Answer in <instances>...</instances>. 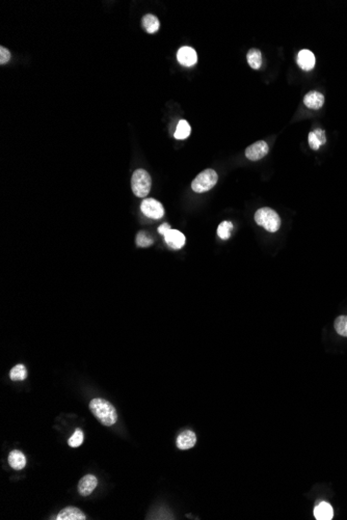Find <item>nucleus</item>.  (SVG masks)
I'll return each instance as SVG.
<instances>
[{
  "label": "nucleus",
  "mask_w": 347,
  "mask_h": 520,
  "mask_svg": "<svg viewBox=\"0 0 347 520\" xmlns=\"http://www.w3.org/2000/svg\"><path fill=\"white\" fill-rule=\"evenodd\" d=\"M88 407L96 419L105 427H110L117 423L118 413L110 402L101 398H96L89 402Z\"/></svg>",
  "instance_id": "nucleus-1"
},
{
  "label": "nucleus",
  "mask_w": 347,
  "mask_h": 520,
  "mask_svg": "<svg viewBox=\"0 0 347 520\" xmlns=\"http://www.w3.org/2000/svg\"><path fill=\"white\" fill-rule=\"evenodd\" d=\"M255 221L260 227L270 233H275L281 228V217L270 208H261L255 213Z\"/></svg>",
  "instance_id": "nucleus-2"
},
{
  "label": "nucleus",
  "mask_w": 347,
  "mask_h": 520,
  "mask_svg": "<svg viewBox=\"0 0 347 520\" xmlns=\"http://www.w3.org/2000/svg\"><path fill=\"white\" fill-rule=\"evenodd\" d=\"M218 176L214 169L208 168L203 170L195 178L191 183L192 190L197 193H203L209 191L217 185Z\"/></svg>",
  "instance_id": "nucleus-3"
},
{
  "label": "nucleus",
  "mask_w": 347,
  "mask_h": 520,
  "mask_svg": "<svg viewBox=\"0 0 347 520\" xmlns=\"http://www.w3.org/2000/svg\"><path fill=\"white\" fill-rule=\"evenodd\" d=\"M152 180L145 169H137L133 172L131 179V186L133 193L137 198H145L151 190Z\"/></svg>",
  "instance_id": "nucleus-4"
},
{
  "label": "nucleus",
  "mask_w": 347,
  "mask_h": 520,
  "mask_svg": "<svg viewBox=\"0 0 347 520\" xmlns=\"http://www.w3.org/2000/svg\"><path fill=\"white\" fill-rule=\"evenodd\" d=\"M141 212L152 219H160L165 215V209L161 202L154 199H146L141 201Z\"/></svg>",
  "instance_id": "nucleus-5"
},
{
  "label": "nucleus",
  "mask_w": 347,
  "mask_h": 520,
  "mask_svg": "<svg viewBox=\"0 0 347 520\" xmlns=\"http://www.w3.org/2000/svg\"><path fill=\"white\" fill-rule=\"evenodd\" d=\"M268 145L264 140H260L251 145L246 150V157L251 161H258L268 154Z\"/></svg>",
  "instance_id": "nucleus-6"
},
{
  "label": "nucleus",
  "mask_w": 347,
  "mask_h": 520,
  "mask_svg": "<svg viewBox=\"0 0 347 520\" xmlns=\"http://www.w3.org/2000/svg\"><path fill=\"white\" fill-rule=\"evenodd\" d=\"M177 59L180 63V65L182 66L192 67V66H195L198 62V54L195 49L188 47V46H185V47H182L179 49L178 53H177Z\"/></svg>",
  "instance_id": "nucleus-7"
},
{
  "label": "nucleus",
  "mask_w": 347,
  "mask_h": 520,
  "mask_svg": "<svg viewBox=\"0 0 347 520\" xmlns=\"http://www.w3.org/2000/svg\"><path fill=\"white\" fill-rule=\"evenodd\" d=\"M98 485L97 478L93 475H87L80 479L78 483V492L81 496H88Z\"/></svg>",
  "instance_id": "nucleus-8"
},
{
  "label": "nucleus",
  "mask_w": 347,
  "mask_h": 520,
  "mask_svg": "<svg viewBox=\"0 0 347 520\" xmlns=\"http://www.w3.org/2000/svg\"><path fill=\"white\" fill-rule=\"evenodd\" d=\"M297 63L299 67L304 71H311L316 65V58L312 51L308 49L301 50L298 54Z\"/></svg>",
  "instance_id": "nucleus-9"
},
{
  "label": "nucleus",
  "mask_w": 347,
  "mask_h": 520,
  "mask_svg": "<svg viewBox=\"0 0 347 520\" xmlns=\"http://www.w3.org/2000/svg\"><path fill=\"white\" fill-rule=\"evenodd\" d=\"M165 240L168 245L174 249H181L185 245V236L178 230H170L166 235Z\"/></svg>",
  "instance_id": "nucleus-10"
},
{
  "label": "nucleus",
  "mask_w": 347,
  "mask_h": 520,
  "mask_svg": "<svg viewBox=\"0 0 347 520\" xmlns=\"http://www.w3.org/2000/svg\"><path fill=\"white\" fill-rule=\"evenodd\" d=\"M197 442V435L191 430H185L177 437V446L180 450H189L195 446Z\"/></svg>",
  "instance_id": "nucleus-11"
},
{
  "label": "nucleus",
  "mask_w": 347,
  "mask_h": 520,
  "mask_svg": "<svg viewBox=\"0 0 347 520\" xmlns=\"http://www.w3.org/2000/svg\"><path fill=\"white\" fill-rule=\"evenodd\" d=\"M304 104L310 109L318 110L324 104V96L321 93H319V91H309L304 98Z\"/></svg>",
  "instance_id": "nucleus-12"
},
{
  "label": "nucleus",
  "mask_w": 347,
  "mask_h": 520,
  "mask_svg": "<svg viewBox=\"0 0 347 520\" xmlns=\"http://www.w3.org/2000/svg\"><path fill=\"white\" fill-rule=\"evenodd\" d=\"M86 514L76 507H67L60 511L56 520H86Z\"/></svg>",
  "instance_id": "nucleus-13"
},
{
  "label": "nucleus",
  "mask_w": 347,
  "mask_h": 520,
  "mask_svg": "<svg viewBox=\"0 0 347 520\" xmlns=\"http://www.w3.org/2000/svg\"><path fill=\"white\" fill-rule=\"evenodd\" d=\"M309 145L310 148L314 151L319 150V148L326 142V136H325V131L322 129H315L311 131L309 133Z\"/></svg>",
  "instance_id": "nucleus-14"
},
{
  "label": "nucleus",
  "mask_w": 347,
  "mask_h": 520,
  "mask_svg": "<svg viewBox=\"0 0 347 520\" xmlns=\"http://www.w3.org/2000/svg\"><path fill=\"white\" fill-rule=\"evenodd\" d=\"M314 516L317 520H332L334 517L333 507L326 502H321L314 508Z\"/></svg>",
  "instance_id": "nucleus-15"
},
{
  "label": "nucleus",
  "mask_w": 347,
  "mask_h": 520,
  "mask_svg": "<svg viewBox=\"0 0 347 520\" xmlns=\"http://www.w3.org/2000/svg\"><path fill=\"white\" fill-rule=\"evenodd\" d=\"M8 464L14 470L20 471L26 465V458L21 451L14 450L8 455Z\"/></svg>",
  "instance_id": "nucleus-16"
},
{
  "label": "nucleus",
  "mask_w": 347,
  "mask_h": 520,
  "mask_svg": "<svg viewBox=\"0 0 347 520\" xmlns=\"http://www.w3.org/2000/svg\"><path fill=\"white\" fill-rule=\"evenodd\" d=\"M141 24L148 34H155L156 32H158L160 26L158 18L151 14L144 16V18L141 20Z\"/></svg>",
  "instance_id": "nucleus-17"
},
{
  "label": "nucleus",
  "mask_w": 347,
  "mask_h": 520,
  "mask_svg": "<svg viewBox=\"0 0 347 520\" xmlns=\"http://www.w3.org/2000/svg\"><path fill=\"white\" fill-rule=\"evenodd\" d=\"M247 59L250 67L254 70H259L262 66V53L259 49L252 48L247 54Z\"/></svg>",
  "instance_id": "nucleus-18"
},
{
  "label": "nucleus",
  "mask_w": 347,
  "mask_h": 520,
  "mask_svg": "<svg viewBox=\"0 0 347 520\" xmlns=\"http://www.w3.org/2000/svg\"><path fill=\"white\" fill-rule=\"evenodd\" d=\"M190 132H191V128L189 124L185 120H181L178 123L174 137H175L176 139H185L190 135Z\"/></svg>",
  "instance_id": "nucleus-19"
},
{
  "label": "nucleus",
  "mask_w": 347,
  "mask_h": 520,
  "mask_svg": "<svg viewBox=\"0 0 347 520\" xmlns=\"http://www.w3.org/2000/svg\"><path fill=\"white\" fill-rule=\"evenodd\" d=\"M9 377L13 381H22L26 379L27 377V371L26 368L23 364H17L11 370L9 373Z\"/></svg>",
  "instance_id": "nucleus-20"
},
{
  "label": "nucleus",
  "mask_w": 347,
  "mask_h": 520,
  "mask_svg": "<svg viewBox=\"0 0 347 520\" xmlns=\"http://www.w3.org/2000/svg\"><path fill=\"white\" fill-rule=\"evenodd\" d=\"M233 223L231 221H222L217 228V235L222 240H228L231 237Z\"/></svg>",
  "instance_id": "nucleus-21"
},
{
  "label": "nucleus",
  "mask_w": 347,
  "mask_h": 520,
  "mask_svg": "<svg viewBox=\"0 0 347 520\" xmlns=\"http://www.w3.org/2000/svg\"><path fill=\"white\" fill-rule=\"evenodd\" d=\"M335 329L339 335L347 336V316H340L335 320Z\"/></svg>",
  "instance_id": "nucleus-22"
},
{
  "label": "nucleus",
  "mask_w": 347,
  "mask_h": 520,
  "mask_svg": "<svg viewBox=\"0 0 347 520\" xmlns=\"http://www.w3.org/2000/svg\"><path fill=\"white\" fill-rule=\"evenodd\" d=\"M83 442H84V432L81 431V429H79V428H77L75 432L73 433V435L69 438L68 444L71 447H78L83 444Z\"/></svg>",
  "instance_id": "nucleus-23"
},
{
  "label": "nucleus",
  "mask_w": 347,
  "mask_h": 520,
  "mask_svg": "<svg viewBox=\"0 0 347 520\" xmlns=\"http://www.w3.org/2000/svg\"><path fill=\"white\" fill-rule=\"evenodd\" d=\"M136 244L139 247H148L151 246L153 244V240L145 234L144 232L138 233L137 238H136Z\"/></svg>",
  "instance_id": "nucleus-24"
},
{
  "label": "nucleus",
  "mask_w": 347,
  "mask_h": 520,
  "mask_svg": "<svg viewBox=\"0 0 347 520\" xmlns=\"http://www.w3.org/2000/svg\"><path fill=\"white\" fill-rule=\"evenodd\" d=\"M9 59H11V52L4 47L0 48V64L4 65Z\"/></svg>",
  "instance_id": "nucleus-25"
},
{
  "label": "nucleus",
  "mask_w": 347,
  "mask_h": 520,
  "mask_svg": "<svg viewBox=\"0 0 347 520\" xmlns=\"http://www.w3.org/2000/svg\"><path fill=\"white\" fill-rule=\"evenodd\" d=\"M170 230H171L170 224H168V223H163V224H161V226L158 228V233H160L161 235L165 236L166 234H167Z\"/></svg>",
  "instance_id": "nucleus-26"
}]
</instances>
